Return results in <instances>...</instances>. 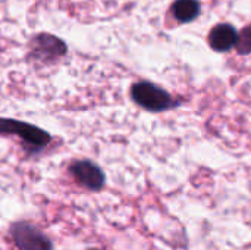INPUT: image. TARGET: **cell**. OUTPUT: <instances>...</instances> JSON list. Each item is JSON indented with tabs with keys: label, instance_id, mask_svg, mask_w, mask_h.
<instances>
[{
	"label": "cell",
	"instance_id": "obj_8",
	"mask_svg": "<svg viewBox=\"0 0 251 250\" xmlns=\"http://www.w3.org/2000/svg\"><path fill=\"white\" fill-rule=\"evenodd\" d=\"M238 50L241 53H247L251 52V25L247 27L241 35H240V41H238Z\"/></svg>",
	"mask_w": 251,
	"mask_h": 250
},
{
	"label": "cell",
	"instance_id": "obj_4",
	"mask_svg": "<svg viewBox=\"0 0 251 250\" xmlns=\"http://www.w3.org/2000/svg\"><path fill=\"white\" fill-rule=\"evenodd\" d=\"M10 234L21 250H53L51 242L31 224H13V227L10 228Z\"/></svg>",
	"mask_w": 251,
	"mask_h": 250
},
{
	"label": "cell",
	"instance_id": "obj_2",
	"mask_svg": "<svg viewBox=\"0 0 251 250\" xmlns=\"http://www.w3.org/2000/svg\"><path fill=\"white\" fill-rule=\"evenodd\" d=\"M68 47L65 41L51 34H37L29 41V53L38 62H56L62 56H65Z\"/></svg>",
	"mask_w": 251,
	"mask_h": 250
},
{
	"label": "cell",
	"instance_id": "obj_6",
	"mask_svg": "<svg viewBox=\"0 0 251 250\" xmlns=\"http://www.w3.org/2000/svg\"><path fill=\"white\" fill-rule=\"evenodd\" d=\"M237 40H238V35H237L235 28L228 24L218 25L210 32V46L218 52L229 50L237 43Z\"/></svg>",
	"mask_w": 251,
	"mask_h": 250
},
{
	"label": "cell",
	"instance_id": "obj_1",
	"mask_svg": "<svg viewBox=\"0 0 251 250\" xmlns=\"http://www.w3.org/2000/svg\"><path fill=\"white\" fill-rule=\"evenodd\" d=\"M0 136L18 137L28 153H38L51 141V136L46 130L12 118H0Z\"/></svg>",
	"mask_w": 251,
	"mask_h": 250
},
{
	"label": "cell",
	"instance_id": "obj_7",
	"mask_svg": "<svg viewBox=\"0 0 251 250\" xmlns=\"http://www.w3.org/2000/svg\"><path fill=\"white\" fill-rule=\"evenodd\" d=\"M174 15L182 21V22H188L191 19H194L199 12H200V7H199V3L196 0H178L174 7Z\"/></svg>",
	"mask_w": 251,
	"mask_h": 250
},
{
	"label": "cell",
	"instance_id": "obj_3",
	"mask_svg": "<svg viewBox=\"0 0 251 250\" xmlns=\"http://www.w3.org/2000/svg\"><path fill=\"white\" fill-rule=\"evenodd\" d=\"M134 100L146 108L147 111L159 112L165 111L171 106V97L166 91L160 90L159 87L150 84V83H138L131 90Z\"/></svg>",
	"mask_w": 251,
	"mask_h": 250
},
{
	"label": "cell",
	"instance_id": "obj_9",
	"mask_svg": "<svg viewBox=\"0 0 251 250\" xmlns=\"http://www.w3.org/2000/svg\"><path fill=\"white\" fill-rule=\"evenodd\" d=\"M91 250H99V249H91Z\"/></svg>",
	"mask_w": 251,
	"mask_h": 250
},
{
	"label": "cell",
	"instance_id": "obj_5",
	"mask_svg": "<svg viewBox=\"0 0 251 250\" xmlns=\"http://www.w3.org/2000/svg\"><path fill=\"white\" fill-rule=\"evenodd\" d=\"M69 172L72 177L85 189L88 190H101L106 181V177L103 171L91 161H75L69 167Z\"/></svg>",
	"mask_w": 251,
	"mask_h": 250
}]
</instances>
